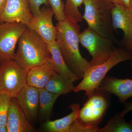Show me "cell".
Listing matches in <instances>:
<instances>
[{
  "label": "cell",
  "mask_w": 132,
  "mask_h": 132,
  "mask_svg": "<svg viewBox=\"0 0 132 132\" xmlns=\"http://www.w3.org/2000/svg\"><path fill=\"white\" fill-rule=\"evenodd\" d=\"M56 41L69 68L80 79L91 67L90 62L82 57L79 48L80 26L65 19L58 22Z\"/></svg>",
  "instance_id": "6da1fadb"
},
{
  "label": "cell",
  "mask_w": 132,
  "mask_h": 132,
  "mask_svg": "<svg viewBox=\"0 0 132 132\" xmlns=\"http://www.w3.org/2000/svg\"><path fill=\"white\" fill-rule=\"evenodd\" d=\"M99 88L88 98L70 127V132H98L110 102L109 95Z\"/></svg>",
  "instance_id": "7a4b0ae2"
},
{
  "label": "cell",
  "mask_w": 132,
  "mask_h": 132,
  "mask_svg": "<svg viewBox=\"0 0 132 132\" xmlns=\"http://www.w3.org/2000/svg\"><path fill=\"white\" fill-rule=\"evenodd\" d=\"M15 61L27 71L51 60L46 43L34 31L27 27L18 42Z\"/></svg>",
  "instance_id": "3957f363"
},
{
  "label": "cell",
  "mask_w": 132,
  "mask_h": 132,
  "mask_svg": "<svg viewBox=\"0 0 132 132\" xmlns=\"http://www.w3.org/2000/svg\"><path fill=\"white\" fill-rule=\"evenodd\" d=\"M83 19L88 27L102 36L116 40L113 34L112 12L114 5L108 0H84Z\"/></svg>",
  "instance_id": "277c9868"
},
{
  "label": "cell",
  "mask_w": 132,
  "mask_h": 132,
  "mask_svg": "<svg viewBox=\"0 0 132 132\" xmlns=\"http://www.w3.org/2000/svg\"><path fill=\"white\" fill-rule=\"evenodd\" d=\"M132 58V52L122 47L117 48L106 61L100 65L91 66L82 81L75 87L73 92L85 91L86 95L89 98L99 87L109 70L117 64L131 60Z\"/></svg>",
  "instance_id": "5b68a950"
},
{
  "label": "cell",
  "mask_w": 132,
  "mask_h": 132,
  "mask_svg": "<svg viewBox=\"0 0 132 132\" xmlns=\"http://www.w3.org/2000/svg\"><path fill=\"white\" fill-rule=\"evenodd\" d=\"M79 42L92 56L91 66L106 61L115 51L114 42L102 36L88 27L79 35Z\"/></svg>",
  "instance_id": "8992f818"
},
{
  "label": "cell",
  "mask_w": 132,
  "mask_h": 132,
  "mask_svg": "<svg viewBox=\"0 0 132 132\" xmlns=\"http://www.w3.org/2000/svg\"><path fill=\"white\" fill-rule=\"evenodd\" d=\"M27 71L19 65L14 60L0 64V92L15 97L27 85Z\"/></svg>",
  "instance_id": "52a82bcc"
},
{
  "label": "cell",
  "mask_w": 132,
  "mask_h": 132,
  "mask_svg": "<svg viewBox=\"0 0 132 132\" xmlns=\"http://www.w3.org/2000/svg\"><path fill=\"white\" fill-rule=\"evenodd\" d=\"M26 28L20 22L0 23V64L14 60L16 44Z\"/></svg>",
  "instance_id": "ba28073f"
},
{
  "label": "cell",
  "mask_w": 132,
  "mask_h": 132,
  "mask_svg": "<svg viewBox=\"0 0 132 132\" xmlns=\"http://www.w3.org/2000/svg\"><path fill=\"white\" fill-rule=\"evenodd\" d=\"M54 15L50 7L45 5L40 9L37 15L33 16L27 26L39 35L47 45L56 41L57 29L53 23Z\"/></svg>",
  "instance_id": "9c48e42d"
},
{
  "label": "cell",
  "mask_w": 132,
  "mask_h": 132,
  "mask_svg": "<svg viewBox=\"0 0 132 132\" xmlns=\"http://www.w3.org/2000/svg\"><path fill=\"white\" fill-rule=\"evenodd\" d=\"M112 20L114 29H120L123 31L122 47L132 52V11L129 8L114 5Z\"/></svg>",
  "instance_id": "30bf717a"
},
{
  "label": "cell",
  "mask_w": 132,
  "mask_h": 132,
  "mask_svg": "<svg viewBox=\"0 0 132 132\" xmlns=\"http://www.w3.org/2000/svg\"><path fill=\"white\" fill-rule=\"evenodd\" d=\"M33 16L27 0H7L0 23L20 22L27 27Z\"/></svg>",
  "instance_id": "8fae6325"
},
{
  "label": "cell",
  "mask_w": 132,
  "mask_h": 132,
  "mask_svg": "<svg viewBox=\"0 0 132 132\" xmlns=\"http://www.w3.org/2000/svg\"><path fill=\"white\" fill-rule=\"evenodd\" d=\"M19 106L29 122L35 120L39 109L38 89L26 85L15 97Z\"/></svg>",
  "instance_id": "7c38bea8"
},
{
  "label": "cell",
  "mask_w": 132,
  "mask_h": 132,
  "mask_svg": "<svg viewBox=\"0 0 132 132\" xmlns=\"http://www.w3.org/2000/svg\"><path fill=\"white\" fill-rule=\"evenodd\" d=\"M101 90L115 95L121 103L132 97V79L106 76L99 87Z\"/></svg>",
  "instance_id": "4fadbf2b"
},
{
  "label": "cell",
  "mask_w": 132,
  "mask_h": 132,
  "mask_svg": "<svg viewBox=\"0 0 132 132\" xmlns=\"http://www.w3.org/2000/svg\"><path fill=\"white\" fill-rule=\"evenodd\" d=\"M6 126L8 132H32L35 131L19 106L15 97L10 99Z\"/></svg>",
  "instance_id": "5bb4252c"
},
{
  "label": "cell",
  "mask_w": 132,
  "mask_h": 132,
  "mask_svg": "<svg viewBox=\"0 0 132 132\" xmlns=\"http://www.w3.org/2000/svg\"><path fill=\"white\" fill-rule=\"evenodd\" d=\"M55 72L51 60L43 65L32 68L27 71V85L38 89L45 88Z\"/></svg>",
  "instance_id": "9a60e30c"
},
{
  "label": "cell",
  "mask_w": 132,
  "mask_h": 132,
  "mask_svg": "<svg viewBox=\"0 0 132 132\" xmlns=\"http://www.w3.org/2000/svg\"><path fill=\"white\" fill-rule=\"evenodd\" d=\"M47 46L51 54L52 63L55 72L66 79L72 82H75L80 80L66 64L57 41Z\"/></svg>",
  "instance_id": "2e32d148"
},
{
  "label": "cell",
  "mask_w": 132,
  "mask_h": 132,
  "mask_svg": "<svg viewBox=\"0 0 132 132\" xmlns=\"http://www.w3.org/2000/svg\"><path fill=\"white\" fill-rule=\"evenodd\" d=\"M80 107V104H71L69 108L72 112L68 115L55 120L46 121L44 124L45 130L49 132H69L71 125L77 118Z\"/></svg>",
  "instance_id": "e0dca14e"
},
{
  "label": "cell",
  "mask_w": 132,
  "mask_h": 132,
  "mask_svg": "<svg viewBox=\"0 0 132 132\" xmlns=\"http://www.w3.org/2000/svg\"><path fill=\"white\" fill-rule=\"evenodd\" d=\"M39 93V113L40 120H48L52 114L54 105L59 94L50 92L44 88L38 89Z\"/></svg>",
  "instance_id": "ac0fdd59"
},
{
  "label": "cell",
  "mask_w": 132,
  "mask_h": 132,
  "mask_svg": "<svg viewBox=\"0 0 132 132\" xmlns=\"http://www.w3.org/2000/svg\"><path fill=\"white\" fill-rule=\"evenodd\" d=\"M73 83L66 79L55 72L50 78L45 88L48 92L55 94L60 95H65L73 92L75 88Z\"/></svg>",
  "instance_id": "d6986e66"
},
{
  "label": "cell",
  "mask_w": 132,
  "mask_h": 132,
  "mask_svg": "<svg viewBox=\"0 0 132 132\" xmlns=\"http://www.w3.org/2000/svg\"><path fill=\"white\" fill-rule=\"evenodd\" d=\"M125 116L121 112L116 114L98 132H132V121L127 122Z\"/></svg>",
  "instance_id": "ffe728a7"
},
{
  "label": "cell",
  "mask_w": 132,
  "mask_h": 132,
  "mask_svg": "<svg viewBox=\"0 0 132 132\" xmlns=\"http://www.w3.org/2000/svg\"><path fill=\"white\" fill-rule=\"evenodd\" d=\"M84 0H66L64 13L66 19L76 24L81 22L83 20L79 8L83 4Z\"/></svg>",
  "instance_id": "44dd1931"
},
{
  "label": "cell",
  "mask_w": 132,
  "mask_h": 132,
  "mask_svg": "<svg viewBox=\"0 0 132 132\" xmlns=\"http://www.w3.org/2000/svg\"><path fill=\"white\" fill-rule=\"evenodd\" d=\"M11 97L5 92H0V126H6L8 112Z\"/></svg>",
  "instance_id": "7402d4cb"
},
{
  "label": "cell",
  "mask_w": 132,
  "mask_h": 132,
  "mask_svg": "<svg viewBox=\"0 0 132 132\" xmlns=\"http://www.w3.org/2000/svg\"><path fill=\"white\" fill-rule=\"evenodd\" d=\"M48 5L54 13L55 19L57 21L66 19L64 10L65 5L62 0H47Z\"/></svg>",
  "instance_id": "603a6c76"
},
{
  "label": "cell",
  "mask_w": 132,
  "mask_h": 132,
  "mask_svg": "<svg viewBox=\"0 0 132 132\" xmlns=\"http://www.w3.org/2000/svg\"><path fill=\"white\" fill-rule=\"evenodd\" d=\"M33 16L39 13L40 6L43 5L49 6L47 0H27Z\"/></svg>",
  "instance_id": "cb8c5ba5"
},
{
  "label": "cell",
  "mask_w": 132,
  "mask_h": 132,
  "mask_svg": "<svg viewBox=\"0 0 132 132\" xmlns=\"http://www.w3.org/2000/svg\"><path fill=\"white\" fill-rule=\"evenodd\" d=\"M114 5H119L130 8V0H108Z\"/></svg>",
  "instance_id": "d4e9b609"
},
{
  "label": "cell",
  "mask_w": 132,
  "mask_h": 132,
  "mask_svg": "<svg viewBox=\"0 0 132 132\" xmlns=\"http://www.w3.org/2000/svg\"><path fill=\"white\" fill-rule=\"evenodd\" d=\"M132 111V102H128L125 103L124 105V109L121 111V113L126 115V114L130 111Z\"/></svg>",
  "instance_id": "484cf974"
},
{
  "label": "cell",
  "mask_w": 132,
  "mask_h": 132,
  "mask_svg": "<svg viewBox=\"0 0 132 132\" xmlns=\"http://www.w3.org/2000/svg\"><path fill=\"white\" fill-rule=\"evenodd\" d=\"M7 2V0H0V18L4 12Z\"/></svg>",
  "instance_id": "4316f807"
},
{
  "label": "cell",
  "mask_w": 132,
  "mask_h": 132,
  "mask_svg": "<svg viewBox=\"0 0 132 132\" xmlns=\"http://www.w3.org/2000/svg\"><path fill=\"white\" fill-rule=\"evenodd\" d=\"M0 132H8L6 126H0Z\"/></svg>",
  "instance_id": "83f0119b"
},
{
  "label": "cell",
  "mask_w": 132,
  "mask_h": 132,
  "mask_svg": "<svg viewBox=\"0 0 132 132\" xmlns=\"http://www.w3.org/2000/svg\"><path fill=\"white\" fill-rule=\"evenodd\" d=\"M129 6H130V9L132 11V0H130V3H129Z\"/></svg>",
  "instance_id": "f1b7e54d"
},
{
  "label": "cell",
  "mask_w": 132,
  "mask_h": 132,
  "mask_svg": "<svg viewBox=\"0 0 132 132\" xmlns=\"http://www.w3.org/2000/svg\"><path fill=\"white\" fill-rule=\"evenodd\" d=\"M131 67L132 68V58L131 59Z\"/></svg>",
  "instance_id": "f546056e"
}]
</instances>
